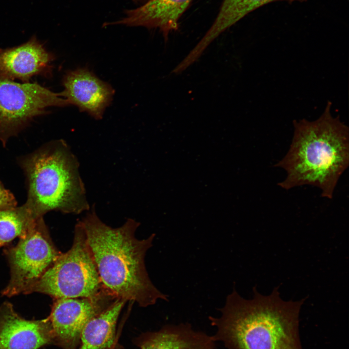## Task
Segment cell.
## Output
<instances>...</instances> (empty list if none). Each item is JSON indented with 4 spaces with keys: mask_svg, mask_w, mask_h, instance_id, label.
Masks as SVG:
<instances>
[{
    "mask_svg": "<svg viewBox=\"0 0 349 349\" xmlns=\"http://www.w3.org/2000/svg\"><path fill=\"white\" fill-rule=\"evenodd\" d=\"M134 2L136 3H144L146 1H147L148 0H131Z\"/></svg>",
    "mask_w": 349,
    "mask_h": 349,
    "instance_id": "cell-18",
    "label": "cell"
},
{
    "mask_svg": "<svg viewBox=\"0 0 349 349\" xmlns=\"http://www.w3.org/2000/svg\"><path fill=\"white\" fill-rule=\"evenodd\" d=\"M48 316L38 320L22 317L9 301L0 305V349H39L53 344Z\"/></svg>",
    "mask_w": 349,
    "mask_h": 349,
    "instance_id": "cell-9",
    "label": "cell"
},
{
    "mask_svg": "<svg viewBox=\"0 0 349 349\" xmlns=\"http://www.w3.org/2000/svg\"><path fill=\"white\" fill-rule=\"evenodd\" d=\"M79 222L105 289L117 298L143 307L159 299L168 301V296L151 282L145 266V254L155 234L139 239L135 232L139 222L128 219L122 226L111 227L99 218L94 209Z\"/></svg>",
    "mask_w": 349,
    "mask_h": 349,
    "instance_id": "cell-1",
    "label": "cell"
},
{
    "mask_svg": "<svg viewBox=\"0 0 349 349\" xmlns=\"http://www.w3.org/2000/svg\"><path fill=\"white\" fill-rule=\"evenodd\" d=\"M104 288L93 298L53 299L50 319L53 344L62 349H76L87 323L116 299Z\"/></svg>",
    "mask_w": 349,
    "mask_h": 349,
    "instance_id": "cell-8",
    "label": "cell"
},
{
    "mask_svg": "<svg viewBox=\"0 0 349 349\" xmlns=\"http://www.w3.org/2000/svg\"><path fill=\"white\" fill-rule=\"evenodd\" d=\"M54 60V55L33 35L20 46L0 49V76L30 82L33 76H50Z\"/></svg>",
    "mask_w": 349,
    "mask_h": 349,
    "instance_id": "cell-11",
    "label": "cell"
},
{
    "mask_svg": "<svg viewBox=\"0 0 349 349\" xmlns=\"http://www.w3.org/2000/svg\"><path fill=\"white\" fill-rule=\"evenodd\" d=\"M328 101L316 120H294L289 148L274 166L284 170L286 177L278 183L289 190L298 186L318 188L322 197L332 199L337 183L349 164V129L339 117L331 113Z\"/></svg>",
    "mask_w": 349,
    "mask_h": 349,
    "instance_id": "cell-3",
    "label": "cell"
},
{
    "mask_svg": "<svg viewBox=\"0 0 349 349\" xmlns=\"http://www.w3.org/2000/svg\"><path fill=\"white\" fill-rule=\"evenodd\" d=\"M304 0H223L219 13L205 39L212 42L222 33L254 10L270 2L285 1L289 2Z\"/></svg>",
    "mask_w": 349,
    "mask_h": 349,
    "instance_id": "cell-15",
    "label": "cell"
},
{
    "mask_svg": "<svg viewBox=\"0 0 349 349\" xmlns=\"http://www.w3.org/2000/svg\"><path fill=\"white\" fill-rule=\"evenodd\" d=\"M8 262L10 280L3 296L29 294L34 285L62 253L55 246L43 217L35 220L15 246L3 250Z\"/></svg>",
    "mask_w": 349,
    "mask_h": 349,
    "instance_id": "cell-6",
    "label": "cell"
},
{
    "mask_svg": "<svg viewBox=\"0 0 349 349\" xmlns=\"http://www.w3.org/2000/svg\"><path fill=\"white\" fill-rule=\"evenodd\" d=\"M103 288L84 231L78 222L70 249L60 254L29 294L39 293L53 299L93 298Z\"/></svg>",
    "mask_w": 349,
    "mask_h": 349,
    "instance_id": "cell-5",
    "label": "cell"
},
{
    "mask_svg": "<svg viewBox=\"0 0 349 349\" xmlns=\"http://www.w3.org/2000/svg\"><path fill=\"white\" fill-rule=\"evenodd\" d=\"M35 220L24 204L0 210V248L24 236Z\"/></svg>",
    "mask_w": 349,
    "mask_h": 349,
    "instance_id": "cell-16",
    "label": "cell"
},
{
    "mask_svg": "<svg viewBox=\"0 0 349 349\" xmlns=\"http://www.w3.org/2000/svg\"><path fill=\"white\" fill-rule=\"evenodd\" d=\"M17 201L13 194L0 181V210L15 207Z\"/></svg>",
    "mask_w": 349,
    "mask_h": 349,
    "instance_id": "cell-17",
    "label": "cell"
},
{
    "mask_svg": "<svg viewBox=\"0 0 349 349\" xmlns=\"http://www.w3.org/2000/svg\"><path fill=\"white\" fill-rule=\"evenodd\" d=\"M253 291V298L246 300L234 287L221 316L209 317L217 329L214 340L227 349H302L299 315L305 299L283 301L278 287L268 296Z\"/></svg>",
    "mask_w": 349,
    "mask_h": 349,
    "instance_id": "cell-2",
    "label": "cell"
},
{
    "mask_svg": "<svg viewBox=\"0 0 349 349\" xmlns=\"http://www.w3.org/2000/svg\"><path fill=\"white\" fill-rule=\"evenodd\" d=\"M26 176L24 205L33 218L50 211L79 214L88 210L79 162L65 141H51L19 160Z\"/></svg>",
    "mask_w": 349,
    "mask_h": 349,
    "instance_id": "cell-4",
    "label": "cell"
},
{
    "mask_svg": "<svg viewBox=\"0 0 349 349\" xmlns=\"http://www.w3.org/2000/svg\"><path fill=\"white\" fill-rule=\"evenodd\" d=\"M127 301L117 298L84 327L79 349H111L115 346L116 326Z\"/></svg>",
    "mask_w": 349,
    "mask_h": 349,
    "instance_id": "cell-14",
    "label": "cell"
},
{
    "mask_svg": "<svg viewBox=\"0 0 349 349\" xmlns=\"http://www.w3.org/2000/svg\"><path fill=\"white\" fill-rule=\"evenodd\" d=\"M64 90L60 93L69 105L77 106L95 119H100L110 104L113 90L85 68L66 72L63 79Z\"/></svg>",
    "mask_w": 349,
    "mask_h": 349,
    "instance_id": "cell-10",
    "label": "cell"
},
{
    "mask_svg": "<svg viewBox=\"0 0 349 349\" xmlns=\"http://www.w3.org/2000/svg\"><path fill=\"white\" fill-rule=\"evenodd\" d=\"M60 93L37 82L20 83L0 76V141L8 140L51 107L69 105Z\"/></svg>",
    "mask_w": 349,
    "mask_h": 349,
    "instance_id": "cell-7",
    "label": "cell"
},
{
    "mask_svg": "<svg viewBox=\"0 0 349 349\" xmlns=\"http://www.w3.org/2000/svg\"><path fill=\"white\" fill-rule=\"evenodd\" d=\"M212 336L194 330L188 323L166 325L136 339L141 349H215Z\"/></svg>",
    "mask_w": 349,
    "mask_h": 349,
    "instance_id": "cell-13",
    "label": "cell"
},
{
    "mask_svg": "<svg viewBox=\"0 0 349 349\" xmlns=\"http://www.w3.org/2000/svg\"><path fill=\"white\" fill-rule=\"evenodd\" d=\"M191 1L148 0L138 8L126 10L123 17L108 24L159 29L166 41L169 33L178 30L179 19Z\"/></svg>",
    "mask_w": 349,
    "mask_h": 349,
    "instance_id": "cell-12",
    "label": "cell"
}]
</instances>
